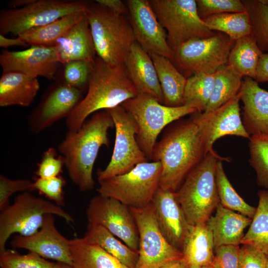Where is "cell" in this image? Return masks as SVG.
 Returning <instances> with one entry per match:
<instances>
[{"mask_svg":"<svg viewBox=\"0 0 268 268\" xmlns=\"http://www.w3.org/2000/svg\"><path fill=\"white\" fill-rule=\"evenodd\" d=\"M208 152L192 116L176 123L156 142L153 150L151 160L159 161L162 166L159 187L175 192Z\"/></svg>","mask_w":268,"mask_h":268,"instance_id":"6da1fadb","label":"cell"},{"mask_svg":"<svg viewBox=\"0 0 268 268\" xmlns=\"http://www.w3.org/2000/svg\"><path fill=\"white\" fill-rule=\"evenodd\" d=\"M114 122L106 110L94 114L75 132L68 131L58 150L65 161L68 176L81 192L94 188L93 167L100 148L108 146V130Z\"/></svg>","mask_w":268,"mask_h":268,"instance_id":"7a4b0ae2","label":"cell"},{"mask_svg":"<svg viewBox=\"0 0 268 268\" xmlns=\"http://www.w3.org/2000/svg\"><path fill=\"white\" fill-rule=\"evenodd\" d=\"M87 89L85 96L66 118L68 131H77L91 114L121 105L138 94L124 64L110 65L98 56Z\"/></svg>","mask_w":268,"mask_h":268,"instance_id":"3957f363","label":"cell"},{"mask_svg":"<svg viewBox=\"0 0 268 268\" xmlns=\"http://www.w3.org/2000/svg\"><path fill=\"white\" fill-rule=\"evenodd\" d=\"M225 158L213 149L209 151L175 192L191 226L206 223L220 202L216 182V164L219 159Z\"/></svg>","mask_w":268,"mask_h":268,"instance_id":"277c9868","label":"cell"},{"mask_svg":"<svg viewBox=\"0 0 268 268\" xmlns=\"http://www.w3.org/2000/svg\"><path fill=\"white\" fill-rule=\"evenodd\" d=\"M86 14L97 56L110 65L123 64L135 42L130 21L95 2H89Z\"/></svg>","mask_w":268,"mask_h":268,"instance_id":"5b68a950","label":"cell"},{"mask_svg":"<svg viewBox=\"0 0 268 268\" xmlns=\"http://www.w3.org/2000/svg\"><path fill=\"white\" fill-rule=\"evenodd\" d=\"M0 211V253L6 250L7 241L13 234L28 236L38 231L46 214L56 215L68 223L73 222L72 216L60 205L35 197L28 192L17 196L12 204Z\"/></svg>","mask_w":268,"mask_h":268,"instance_id":"8992f818","label":"cell"},{"mask_svg":"<svg viewBox=\"0 0 268 268\" xmlns=\"http://www.w3.org/2000/svg\"><path fill=\"white\" fill-rule=\"evenodd\" d=\"M121 105L134 120L137 127V141L149 159H151L157 138L162 130L181 118L197 112L195 109L185 105H164L145 93L138 94Z\"/></svg>","mask_w":268,"mask_h":268,"instance_id":"52a82bcc","label":"cell"},{"mask_svg":"<svg viewBox=\"0 0 268 268\" xmlns=\"http://www.w3.org/2000/svg\"><path fill=\"white\" fill-rule=\"evenodd\" d=\"M161 170L159 161L142 162L127 173L99 180L97 191L129 207H143L151 202L159 187Z\"/></svg>","mask_w":268,"mask_h":268,"instance_id":"ba28073f","label":"cell"},{"mask_svg":"<svg viewBox=\"0 0 268 268\" xmlns=\"http://www.w3.org/2000/svg\"><path fill=\"white\" fill-rule=\"evenodd\" d=\"M235 41L217 32L210 37L192 39L183 44L173 51L170 61L187 78L198 73L212 74L227 64Z\"/></svg>","mask_w":268,"mask_h":268,"instance_id":"9c48e42d","label":"cell"},{"mask_svg":"<svg viewBox=\"0 0 268 268\" xmlns=\"http://www.w3.org/2000/svg\"><path fill=\"white\" fill-rule=\"evenodd\" d=\"M158 21L166 29L173 51L186 42L213 35L199 16L196 0H149Z\"/></svg>","mask_w":268,"mask_h":268,"instance_id":"30bf717a","label":"cell"},{"mask_svg":"<svg viewBox=\"0 0 268 268\" xmlns=\"http://www.w3.org/2000/svg\"><path fill=\"white\" fill-rule=\"evenodd\" d=\"M89 2L83 0H36L21 8L0 12V34L18 36L33 28L46 25L64 16L86 11Z\"/></svg>","mask_w":268,"mask_h":268,"instance_id":"8fae6325","label":"cell"},{"mask_svg":"<svg viewBox=\"0 0 268 268\" xmlns=\"http://www.w3.org/2000/svg\"><path fill=\"white\" fill-rule=\"evenodd\" d=\"M130 209L139 235L136 268H158L170 261L183 258V253L172 246L161 231L152 202L143 207Z\"/></svg>","mask_w":268,"mask_h":268,"instance_id":"7c38bea8","label":"cell"},{"mask_svg":"<svg viewBox=\"0 0 268 268\" xmlns=\"http://www.w3.org/2000/svg\"><path fill=\"white\" fill-rule=\"evenodd\" d=\"M106 111L114 122L115 141L109 164L96 173L98 181L127 173L137 164L147 161L137 141V127L131 115L121 105Z\"/></svg>","mask_w":268,"mask_h":268,"instance_id":"4fadbf2b","label":"cell"},{"mask_svg":"<svg viewBox=\"0 0 268 268\" xmlns=\"http://www.w3.org/2000/svg\"><path fill=\"white\" fill-rule=\"evenodd\" d=\"M86 214L88 223L104 227L138 252V230L129 207L115 199L98 195L91 199Z\"/></svg>","mask_w":268,"mask_h":268,"instance_id":"5bb4252c","label":"cell"},{"mask_svg":"<svg viewBox=\"0 0 268 268\" xmlns=\"http://www.w3.org/2000/svg\"><path fill=\"white\" fill-rule=\"evenodd\" d=\"M126 3L135 42L148 53H154L171 60L173 51L168 44L166 31L149 0H128Z\"/></svg>","mask_w":268,"mask_h":268,"instance_id":"9a60e30c","label":"cell"},{"mask_svg":"<svg viewBox=\"0 0 268 268\" xmlns=\"http://www.w3.org/2000/svg\"><path fill=\"white\" fill-rule=\"evenodd\" d=\"M83 98V92L64 82L50 87L30 115V131L38 134L60 120L67 118Z\"/></svg>","mask_w":268,"mask_h":268,"instance_id":"2e32d148","label":"cell"},{"mask_svg":"<svg viewBox=\"0 0 268 268\" xmlns=\"http://www.w3.org/2000/svg\"><path fill=\"white\" fill-rule=\"evenodd\" d=\"M239 94L216 110L196 112L192 116L198 126L209 151L218 138L227 135L249 139L240 115Z\"/></svg>","mask_w":268,"mask_h":268,"instance_id":"e0dca14e","label":"cell"},{"mask_svg":"<svg viewBox=\"0 0 268 268\" xmlns=\"http://www.w3.org/2000/svg\"><path fill=\"white\" fill-rule=\"evenodd\" d=\"M60 64L55 47L31 46L20 51L4 50L0 54L3 71H17L29 76L53 79Z\"/></svg>","mask_w":268,"mask_h":268,"instance_id":"ac0fdd59","label":"cell"},{"mask_svg":"<svg viewBox=\"0 0 268 268\" xmlns=\"http://www.w3.org/2000/svg\"><path fill=\"white\" fill-rule=\"evenodd\" d=\"M14 248L34 252L43 258L56 260L72 266L70 240L57 230L53 214H46L40 230L28 236L15 235L11 242Z\"/></svg>","mask_w":268,"mask_h":268,"instance_id":"d6986e66","label":"cell"},{"mask_svg":"<svg viewBox=\"0 0 268 268\" xmlns=\"http://www.w3.org/2000/svg\"><path fill=\"white\" fill-rule=\"evenodd\" d=\"M151 202L164 237L172 246L182 252L192 226L177 199L175 192L159 187Z\"/></svg>","mask_w":268,"mask_h":268,"instance_id":"ffe728a7","label":"cell"},{"mask_svg":"<svg viewBox=\"0 0 268 268\" xmlns=\"http://www.w3.org/2000/svg\"><path fill=\"white\" fill-rule=\"evenodd\" d=\"M243 103V124L251 136L268 134V91L249 77L243 79L239 92Z\"/></svg>","mask_w":268,"mask_h":268,"instance_id":"44dd1931","label":"cell"},{"mask_svg":"<svg viewBox=\"0 0 268 268\" xmlns=\"http://www.w3.org/2000/svg\"><path fill=\"white\" fill-rule=\"evenodd\" d=\"M124 65L138 94H149L164 104L156 70L149 54L137 42L132 45Z\"/></svg>","mask_w":268,"mask_h":268,"instance_id":"7402d4cb","label":"cell"},{"mask_svg":"<svg viewBox=\"0 0 268 268\" xmlns=\"http://www.w3.org/2000/svg\"><path fill=\"white\" fill-rule=\"evenodd\" d=\"M60 64L72 61L93 63L96 51L87 17L84 16L56 43Z\"/></svg>","mask_w":268,"mask_h":268,"instance_id":"603a6c76","label":"cell"},{"mask_svg":"<svg viewBox=\"0 0 268 268\" xmlns=\"http://www.w3.org/2000/svg\"><path fill=\"white\" fill-rule=\"evenodd\" d=\"M252 219L223 206L220 202L206 224L211 231L214 248L222 245H239L244 230Z\"/></svg>","mask_w":268,"mask_h":268,"instance_id":"cb8c5ba5","label":"cell"},{"mask_svg":"<svg viewBox=\"0 0 268 268\" xmlns=\"http://www.w3.org/2000/svg\"><path fill=\"white\" fill-rule=\"evenodd\" d=\"M39 89L36 77L17 71H3L0 78V106L28 107Z\"/></svg>","mask_w":268,"mask_h":268,"instance_id":"d4e9b609","label":"cell"},{"mask_svg":"<svg viewBox=\"0 0 268 268\" xmlns=\"http://www.w3.org/2000/svg\"><path fill=\"white\" fill-rule=\"evenodd\" d=\"M153 62L162 89L164 105L169 107L183 105V96L187 78L167 58L148 53Z\"/></svg>","mask_w":268,"mask_h":268,"instance_id":"484cf974","label":"cell"},{"mask_svg":"<svg viewBox=\"0 0 268 268\" xmlns=\"http://www.w3.org/2000/svg\"><path fill=\"white\" fill-rule=\"evenodd\" d=\"M214 249L212 233L206 223L192 226L182 252L188 268L212 266Z\"/></svg>","mask_w":268,"mask_h":268,"instance_id":"4316f807","label":"cell"},{"mask_svg":"<svg viewBox=\"0 0 268 268\" xmlns=\"http://www.w3.org/2000/svg\"><path fill=\"white\" fill-rule=\"evenodd\" d=\"M69 249L73 268H129L84 237L70 240Z\"/></svg>","mask_w":268,"mask_h":268,"instance_id":"83f0119b","label":"cell"},{"mask_svg":"<svg viewBox=\"0 0 268 268\" xmlns=\"http://www.w3.org/2000/svg\"><path fill=\"white\" fill-rule=\"evenodd\" d=\"M85 12L64 16L46 25L26 31L18 36L30 46L54 47L56 42L84 16Z\"/></svg>","mask_w":268,"mask_h":268,"instance_id":"f1b7e54d","label":"cell"},{"mask_svg":"<svg viewBox=\"0 0 268 268\" xmlns=\"http://www.w3.org/2000/svg\"><path fill=\"white\" fill-rule=\"evenodd\" d=\"M84 237L94 243L129 268H136L138 252L121 242L104 227L88 223Z\"/></svg>","mask_w":268,"mask_h":268,"instance_id":"f546056e","label":"cell"},{"mask_svg":"<svg viewBox=\"0 0 268 268\" xmlns=\"http://www.w3.org/2000/svg\"><path fill=\"white\" fill-rule=\"evenodd\" d=\"M263 53L250 34L235 41L227 64L243 77H249L255 80L258 63Z\"/></svg>","mask_w":268,"mask_h":268,"instance_id":"4dcf8cb0","label":"cell"},{"mask_svg":"<svg viewBox=\"0 0 268 268\" xmlns=\"http://www.w3.org/2000/svg\"><path fill=\"white\" fill-rule=\"evenodd\" d=\"M212 95L204 113L214 111L236 97L241 87L243 76L228 64L214 73Z\"/></svg>","mask_w":268,"mask_h":268,"instance_id":"1f68e13d","label":"cell"},{"mask_svg":"<svg viewBox=\"0 0 268 268\" xmlns=\"http://www.w3.org/2000/svg\"><path fill=\"white\" fill-rule=\"evenodd\" d=\"M258 196L256 213L241 244L250 245L268 256V190L259 191Z\"/></svg>","mask_w":268,"mask_h":268,"instance_id":"d6a6232c","label":"cell"},{"mask_svg":"<svg viewBox=\"0 0 268 268\" xmlns=\"http://www.w3.org/2000/svg\"><path fill=\"white\" fill-rule=\"evenodd\" d=\"M202 20L210 30L223 33L234 41L252 32L251 20L247 11L217 14Z\"/></svg>","mask_w":268,"mask_h":268,"instance_id":"836d02e7","label":"cell"},{"mask_svg":"<svg viewBox=\"0 0 268 268\" xmlns=\"http://www.w3.org/2000/svg\"><path fill=\"white\" fill-rule=\"evenodd\" d=\"M214 74L198 73L187 78L183 105L204 112L212 95L214 84Z\"/></svg>","mask_w":268,"mask_h":268,"instance_id":"e575fe53","label":"cell"},{"mask_svg":"<svg viewBox=\"0 0 268 268\" xmlns=\"http://www.w3.org/2000/svg\"><path fill=\"white\" fill-rule=\"evenodd\" d=\"M224 160L228 161L227 158L219 159L216 168V182L220 203L228 209L252 219L257 207L248 204L234 189L224 172L222 164Z\"/></svg>","mask_w":268,"mask_h":268,"instance_id":"d590c367","label":"cell"},{"mask_svg":"<svg viewBox=\"0 0 268 268\" xmlns=\"http://www.w3.org/2000/svg\"><path fill=\"white\" fill-rule=\"evenodd\" d=\"M252 25L251 34L263 53H268V0H242Z\"/></svg>","mask_w":268,"mask_h":268,"instance_id":"8d00e7d4","label":"cell"},{"mask_svg":"<svg viewBox=\"0 0 268 268\" xmlns=\"http://www.w3.org/2000/svg\"><path fill=\"white\" fill-rule=\"evenodd\" d=\"M249 162L257 174V184L268 189V134L250 136Z\"/></svg>","mask_w":268,"mask_h":268,"instance_id":"74e56055","label":"cell"},{"mask_svg":"<svg viewBox=\"0 0 268 268\" xmlns=\"http://www.w3.org/2000/svg\"><path fill=\"white\" fill-rule=\"evenodd\" d=\"M55 264L32 252L20 255L14 251L5 250L0 254L1 268H54Z\"/></svg>","mask_w":268,"mask_h":268,"instance_id":"f35d334b","label":"cell"},{"mask_svg":"<svg viewBox=\"0 0 268 268\" xmlns=\"http://www.w3.org/2000/svg\"><path fill=\"white\" fill-rule=\"evenodd\" d=\"M94 63L72 61L65 64L64 65V82L83 92L85 88L88 87Z\"/></svg>","mask_w":268,"mask_h":268,"instance_id":"ab89813d","label":"cell"},{"mask_svg":"<svg viewBox=\"0 0 268 268\" xmlns=\"http://www.w3.org/2000/svg\"><path fill=\"white\" fill-rule=\"evenodd\" d=\"M196 2L198 13L202 19L217 14L247 11L240 0H196Z\"/></svg>","mask_w":268,"mask_h":268,"instance_id":"60d3db41","label":"cell"},{"mask_svg":"<svg viewBox=\"0 0 268 268\" xmlns=\"http://www.w3.org/2000/svg\"><path fill=\"white\" fill-rule=\"evenodd\" d=\"M65 165L63 157H58L54 148L50 147L43 154L38 164L37 175L40 178H50L59 176Z\"/></svg>","mask_w":268,"mask_h":268,"instance_id":"b9f144b4","label":"cell"},{"mask_svg":"<svg viewBox=\"0 0 268 268\" xmlns=\"http://www.w3.org/2000/svg\"><path fill=\"white\" fill-rule=\"evenodd\" d=\"M65 181L60 176L50 178H39L33 183L34 190H37L59 205L64 204L63 187Z\"/></svg>","mask_w":268,"mask_h":268,"instance_id":"7bdbcfd3","label":"cell"},{"mask_svg":"<svg viewBox=\"0 0 268 268\" xmlns=\"http://www.w3.org/2000/svg\"><path fill=\"white\" fill-rule=\"evenodd\" d=\"M33 183L28 179L11 180L0 174V210L8 205V200L14 193L33 191Z\"/></svg>","mask_w":268,"mask_h":268,"instance_id":"ee69618b","label":"cell"},{"mask_svg":"<svg viewBox=\"0 0 268 268\" xmlns=\"http://www.w3.org/2000/svg\"><path fill=\"white\" fill-rule=\"evenodd\" d=\"M240 247L238 245H222L214 249L213 268H238Z\"/></svg>","mask_w":268,"mask_h":268,"instance_id":"f6af8a7d","label":"cell"},{"mask_svg":"<svg viewBox=\"0 0 268 268\" xmlns=\"http://www.w3.org/2000/svg\"><path fill=\"white\" fill-rule=\"evenodd\" d=\"M267 256L261 251L248 245L240 248L238 268H266Z\"/></svg>","mask_w":268,"mask_h":268,"instance_id":"bcb514c9","label":"cell"},{"mask_svg":"<svg viewBox=\"0 0 268 268\" xmlns=\"http://www.w3.org/2000/svg\"><path fill=\"white\" fill-rule=\"evenodd\" d=\"M95 2L109 9L122 15L129 14L126 3L120 0H96Z\"/></svg>","mask_w":268,"mask_h":268,"instance_id":"7dc6e473","label":"cell"},{"mask_svg":"<svg viewBox=\"0 0 268 268\" xmlns=\"http://www.w3.org/2000/svg\"><path fill=\"white\" fill-rule=\"evenodd\" d=\"M255 80L258 82H268V53H263L260 58Z\"/></svg>","mask_w":268,"mask_h":268,"instance_id":"c3c4849f","label":"cell"},{"mask_svg":"<svg viewBox=\"0 0 268 268\" xmlns=\"http://www.w3.org/2000/svg\"><path fill=\"white\" fill-rule=\"evenodd\" d=\"M28 45L20 37L16 38H7L4 35L0 34V47L7 48L10 47L20 46L26 47Z\"/></svg>","mask_w":268,"mask_h":268,"instance_id":"681fc988","label":"cell"},{"mask_svg":"<svg viewBox=\"0 0 268 268\" xmlns=\"http://www.w3.org/2000/svg\"><path fill=\"white\" fill-rule=\"evenodd\" d=\"M158 268H189L184 257L170 261Z\"/></svg>","mask_w":268,"mask_h":268,"instance_id":"f907efd6","label":"cell"},{"mask_svg":"<svg viewBox=\"0 0 268 268\" xmlns=\"http://www.w3.org/2000/svg\"><path fill=\"white\" fill-rule=\"evenodd\" d=\"M36 0H12L7 3L8 6L11 8H19L25 6Z\"/></svg>","mask_w":268,"mask_h":268,"instance_id":"816d5d0a","label":"cell"},{"mask_svg":"<svg viewBox=\"0 0 268 268\" xmlns=\"http://www.w3.org/2000/svg\"><path fill=\"white\" fill-rule=\"evenodd\" d=\"M54 268H73L72 266H69L68 265L62 263H58L55 264Z\"/></svg>","mask_w":268,"mask_h":268,"instance_id":"f5cc1de1","label":"cell"},{"mask_svg":"<svg viewBox=\"0 0 268 268\" xmlns=\"http://www.w3.org/2000/svg\"><path fill=\"white\" fill-rule=\"evenodd\" d=\"M200 268H213L212 266H203Z\"/></svg>","mask_w":268,"mask_h":268,"instance_id":"db71d44e","label":"cell"},{"mask_svg":"<svg viewBox=\"0 0 268 268\" xmlns=\"http://www.w3.org/2000/svg\"><path fill=\"white\" fill-rule=\"evenodd\" d=\"M267 264H266V268H268V256H267Z\"/></svg>","mask_w":268,"mask_h":268,"instance_id":"11a10c76","label":"cell"}]
</instances>
